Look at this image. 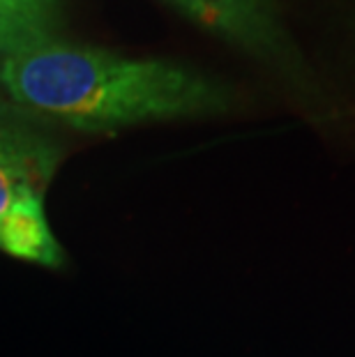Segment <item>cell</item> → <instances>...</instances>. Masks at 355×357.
I'll list each match as a JSON object with an SVG mask.
<instances>
[{
	"label": "cell",
	"instance_id": "7a4b0ae2",
	"mask_svg": "<svg viewBox=\"0 0 355 357\" xmlns=\"http://www.w3.org/2000/svg\"><path fill=\"white\" fill-rule=\"evenodd\" d=\"M60 153L51 139L0 148V252L42 268L65 263L63 245L49 224L44 194Z\"/></svg>",
	"mask_w": 355,
	"mask_h": 357
},
{
	"label": "cell",
	"instance_id": "6da1fadb",
	"mask_svg": "<svg viewBox=\"0 0 355 357\" xmlns=\"http://www.w3.org/2000/svg\"><path fill=\"white\" fill-rule=\"evenodd\" d=\"M12 104L79 132H116L229 111L224 83L187 65L49 40L0 60Z\"/></svg>",
	"mask_w": 355,
	"mask_h": 357
},
{
	"label": "cell",
	"instance_id": "277c9868",
	"mask_svg": "<svg viewBox=\"0 0 355 357\" xmlns=\"http://www.w3.org/2000/svg\"><path fill=\"white\" fill-rule=\"evenodd\" d=\"M60 26V0H0V60L56 40Z\"/></svg>",
	"mask_w": 355,
	"mask_h": 357
},
{
	"label": "cell",
	"instance_id": "5b68a950",
	"mask_svg": "<svg viewBox=\"0 0 355 357\" xmlns=\"http://www.w3.org/2000/svg\"><path fill=\"white\" fill-rule=\"evenodd\" d=\"M44 136L35 129L33 118L17 104L0 100V148L24 146V143L40 141Z\"/></svg>",
	"mask_w": 355,
	"mask_h": 357
},
{
	"label": "cell",
	"instance_id": "3957f363",
	"mask_svg": "<svg viewBox=\"0 0 355 357\" xmlns=\"http://www.w3.org/2000/svg\"><path fill=\"white\" fill-rule=\"evenodd\" d=\"M192 21L284 74L296 90L316 95L307 63L275 0H169Z\"/></svg>",
	"mask_w": 355,
	"mask_h": 357
}]
</instances>
